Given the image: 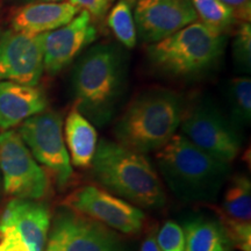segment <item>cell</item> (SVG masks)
<instances>
[{
    "mask_svg": "<svg viewBox=\"0 0 251 251\" xmlns=\"http://www.w3.org/2000/svg\"><path fill=\"white\" fill-rule=\"evenodd\" d=\"M218 215L231 247L237 248L241 251H251V222L235 221Z\"/></svg>",
    "mask_w": 251,
    "mask_h": 251,
    "instance_id": "obj_23",
    "label": "cell"
},
{
    "mask_svg": "<svg viewBox=\"0 0 251 251\" xmlns=\"http://www.w3.org/2000/svg\"><path fill=\"white\" fill-rule=\"evenodd\" d=\"M45 251H51L50 249H47V248H45Z\"/></svg>",
    "mask_w": 251,
    "mask_h": 251,
    "instance_id": "obj_31",
    "label": "cell"
},
{
    "mask_svg": "<svg viewBox=\"0 0 251 251\" xmlns=\"http://www.w3.org/2000/svg\"><path fill=\"white\" fill-rule=\"evenodd\" d=\"M107 23L113 34L126 48L133 49L136 46V26L134 14L127 0H120L117 2L108 14Z\"/></svg>",
    "mask_w": 251,
    "mask_h": 251,
    "instance_id": "obj_22",
    "label": "cell"
},
{
    "mask_svg": "<svg viewBox=\"0 0 251 251\" xmlns=\"http://www.w3.org/2000/svg\"><path fill=\"white\" fill-rule=\"evenodd\" d=\"M50 225L48 207L36 200L14 198L0 216V227L13 229L30 251H45Z\"/></svg>",
    "mask_w": 251,
    "mask_h": 251,
    "instance_id": "obj_14",
    "label": "cell"
},
{
    "mask_svg": "<svg viewBox=\"0 0 251 251\" xmlns=\"http://www.w3.org/2000/svg\"><path fill=\"white\" fill-rule=\"evenodd\" d=\"M185 111L184 98L175 91H143L115 122L117 142L144 155L156 152L179 129Z\"/></svg>",
    "mask_w": 251,
    "mask_h": 251,
    "instance_id": "obj_4",
    "label": "cell"
},
{
    "mask_svg": "<svg viewBox=\"0 0 251 251\" xmlns=\"http://www.w3.org/2000/svg\"><path fill=\"white\" fill-rule=\"evenodd\" d=\"M46 94L39 87L0 81V129L9 130L46 111Z\"/></svg>",
    "mask_w": 251,
    "mask_h": 251,
    "instance_id": "obj_15",
    "label": "cell"
},
{
    "mask_svg": "<svg viewBox=\"0 0 251 251\" xmlns=\"http://www.w3.org/2000/svg\"><path fill=\"white\" fill-rule=\"evenodd\" d=\"M156 163L169 188L186 202L214 201L230 172V164L208 155L181 133L157 150Z\"/></svg>",
    "mask_w": 251,
    "mask_h": 251,
    "instance_id": "obj_3",
    "label": "cell"
},
{
    "mask_svg": "<svg viewBox=\"0 0 251 251\" xmlns=\"http://www.w3.org/2000/svg\"><path fill=\"white\" fill-rule=\"evenodd\" d=\"M226 37L200 21L187 25L164 40L151 43L148 58L174 77H191L212 68L224 54Z\"/></svg>",
    "mask_w": 251,
    "mask_h": 251,
    "instance_id": "obj_5",
    "label": "cell"
},
{
    "mask_svg": "<svg viewBox=\"0 0 251 251\" xmlns=\"http://www.w3.org/2000/svg\"><path fill=\"white\" fill-rule=\"evenodd\" d=\"M235 64L240 70L250 72L251 68V26L250 23H242L238 27L233 43Z\"/></svg>",
    "mask_w": 251,
    "mask_h": 251,
    "instance_id": "obj_24",
    "label": "cell"
},
{
    "mask_svg": "<svg viewBox=\"0 0 251 251\" xmlns=\"http://www.w3.org/2000/svg\"><path fill=\"white\" fill-rule=\"evenodd\" d=\"M0 170L4 191L8 196L40 200L49 192L48 175L35 161L17 130L0 133Z\"/></svg>",
    "mask_w": 251,
    "mask_h": 251,
    "instance_id": "obj_8",
    "label": "cell"
},
{
    "mask_svg": "<svg viewBox=\"0 0 251 251\" xmlns=\"http://www.w3.org/2000/svg\"><path fill=\"white\" fill-rule=\"evenodd\" d=\"M218 214L235 221L251 222V183L248 176H235L229 181Z\"/></svg>",
    "mask_w": 251,
    "mask_h": 251,
    "instance_id": "obj_19",
    "label": "cell"
},
{
    "mask_svg": "<svg viewBox=\"0 0 251 251\" xmlns=\"http://www.w3.org/2000/svg\"><path fill=\"white\" fill-rule=\"evenodd\" d=\"M156 233L157 231L153 230L146 237L142 246H141L140 251H162L161 248L158 246V243H157Z\"/></svg>",
    "mask_w": 251,
    "mask_h": 251,
    "instance_id": "obj_29",
    "label": "cell"
},
{
    "mask_svg": "<svg viewBox=\"0 0 251 251\" xmlns=\"http://www.w3.org/2000/svg\"><path fill=\"white\" fill-rule=\"evenodd\" d=\"M18 133L35 161L51 172L58 187H67L74 170L63 136L61 114L54 111L41 112L25 120Z\"/></svg>",
    "mask_w": 251,
    "mask_h": 251,
    "instance_id": "obj_7",
    "label": "cell"
},
{
    "mask_svg": "<svg viewBox=\"0 0 251 251\" xmlns=\"http://www.w3.org/2000/svg\"><path fill=\"white\" fill-rule=\"evenodd\" d=\"M179 128L180 133L197 147L228 164L242 148L240 128L208 99L186 107Z\"/></svg>",
    "mask_w": 251,
    "mask_h": 251,
    "instance_id": "obj_6",
    "label": "cell"
},
{
    "mask_svg": "<svg viewBox=\"0 0 251 251\" xmlns=\"http://www.w3.org/2000/svg\"><path fill=\"white\" fill-rule=\"evenodd\" d=\"M191 0H137L134 20L137 36L156 43L197 21Z\"/></svg>",
    "mask_w": 251,
    "mask_h": 251,
    "instance_id": "obj_12",
    "label": "cell"
},
{
    "mask_svg": "<svg viewBox=\"0 0 251 251\" xmlns=\"http://www.w3.org/2000/svg\"><path fill=\"white\" fill-rule=\"evenodd\" d=\"M79 12V8L69 1L29 2L14 14L12 29L41 35L69 24Z\"/></svg>",
    "mask_w": 251,
    "mask_h": 251,
    "instance_id": "obj_16",
    "label": "cell"
},
{
    "mask_svg": "<svg viewBox=\"0 0 251 251\" xmlns=\"http://www.w3.org/2000/svg\"><path fill=\"white\" fill-rule=\"evenodd\" d=\"M97 37L89 12L80 11L70 23L42 34L43 65L49 75H56L71 64Z\"/></svg>",
    "mask_w": 251,
    "mask_h": 251,
    "instance_id": "obj_13",
    "label": "cell"
},
{
    "mask_svg": "<svg viewBox=\"0 0 251 251\" xmlns=\"http://www.w3.org/2000/svg\"><path fill=\"white\" fill-rule=\"evenodd\" d=\"M185 251H230L231 244L220 221L206 216L187 220L183 227Z\"/></svg>",
    "mask_w": 251,
    "mask_h": 251,
    "instance_id": "obj_18",
    "label": "cell"
},
{
    "mask_svg": "<svg viewBox=\"0 0 251 251\" xmlns=\"http://www.w3.org/2000/svg\"><path fill=\"white\" fill-rule=\"evenodd\" d=\"M63 207L125 235L139 234L146 221L139 207L93 185L75 190L63 200Z\"/></svg>",
    "mask_w": 251,
    "mask_h": 251,
    "instance_id": "obj_9",
    "label": "cell"
},
{
    "mask_svg": "<svg viewBox=\"0 0 251 251\" xmlns=\"http://www.w3.org/2000/svg\"><path fill=\"white\" fill-rule=\"evenodd\" d=\"M69 2L81 11L89 12L90 15L100 18L107 12L111 0H69Z\"/></svg>",
    "mask_w": 251,
    "mask_h": 251,
    "instance_id": "obj_27",
    "label": "cell"
},
{
    "mask_svg": "<svg viewBox=\"0 0 251 251\" xmlns=\"http://www.w3.org/2000/svg\"><path fill=\"white\" fill-rule=\"evenodd\" d=\"M64 141L71 165L79 169L91 168L98 146V135L94 126L75 107L65 119Z\"/></svg>",
    "mask_w": 251,
    "mask_h": 251,
    "instance_id": "obj_17",
    "label": "cell"
},
{
    "mask_svg": "<svg viewBox=\"0 0 251 251\" xmlns=\"http://www.w3.org/2000/svg\"><path fill=\"white\" fill-rule=\"evenodd\" d=\"M126 61L118 47L99 43L84 51L72 71L75 108L93 126L112 120L126 89Z\"/></svg>",
    "mask_w": 251,
    "mask_h": 251,
    "instance_id": "obj_1",
    "label": "cell"
},
{
    "mask_svg": "<svg viewBox=\"0 0 251 251\" xmlns=\"http://www.w3.org/2000/svg\"><path fill=\"white\" fill-rule=\"evenodd\" d=\"M200 23L206 25L219 33L224 34L226 29L233 26L237 19L233 9L221 0H191Z\"/></svg>",
    "mask_w": 251,
    "mask_h": 251,
    "instance_id": "obj_21",
    "label": "cell"
},
{
    "mask_svg": "<svg viewBox=\"0 0 251 251\" xmlns=\"http://www.w3.org/2000/svg\"><path fill=\"white\" fill-rule=\"evenodd\" d=\"M156 240L162 251H185L183 227L169 220L156 233Z\"/></svg>",
    "mask_w": 251,
    "mask_h": 251,
    "instance_id": "obj_25",
    "label": "cell"
},
{
    "mask_svg": "<svg viewBox=\"0 0 251 251\" xmlns=\"http://www.w3.org/2000/svg\"><path fill=\"white\" fill-rule=\"evenodd\" d=\"M94 180L103 190L142 208L164 207L166 196L156 169L144 153L101 140L92 164Z\"/></svg>",
    "mask_w": 251,
    "mask_h": 251,
    "instance_id": "obj_2",
    "label": "cell"
},
{
    "mask_svg": "<svg viewBox=\"0 0 251 251\" xmlns=\"http://www.w3.org/2000/svg\"><path fill=\"white\" fill-rule=\"evenodd\" d=\"M227 96L230 107V119L238 128L251 122V79L236 77L228 83Z\"/></svg>",
    "mask_w": 251,
    "mask_h": 251,
    "instance_id": "obj_20",
    "label": "cell"
},
{
    "mask_svg": "<svg viewBox=\"0 0 251 251\" xmlns=\"http://www.w3.org/2000/svg\"><path fill=\"white\" fill-rule=\"evenodd\" d=\"M43 71L42 34L11 29L0 35V81L36 86Z\"/></svg>",
    "mask_w": 251,
    "mask_h": 251,
    "instance_id": "obj_11",
    "label": "cell"
},
{
    "mask_svg": "<svg viewBox=\"0 0 251 251\" xmlns=\"http://www.w3.org/2000/svg\"><path fill=\"white\" fill-rule=\"evenodd\" d=\"M46 248L51 251H128L113 229L65 207L52 221Z\"/></svg>",
    "mask_w": 251,
    "mask_h": 251,
    "instance_id": "obj_10",
    "label": "cell"
},
{
    "mask_svg": "<svg viewBox=\"0 0 251 251\" xmlns=\"http://www.w3.org/2000/svg\"><path fill=\"white\" fill-rule=\"evenodd\" d=\"M221 1L233 9L237 20H242V23H250L251 0H221Z\"/></svg>",
    "mask_w": 251,
    "mask_h": 251,
    "instance_id": "obj_28",
    "label": "cell"
},
{
    "mask_svg": "<svg viewBox=\"0 0 251 251\" xmlns=\"http://www.w3.org/2000/svg\"><path fill=\"white\" fill-rule=\"evenodd\" d=\"M21 1L29 4V2H62L67 1V0H21Z\"/></svg>",
    "mask_w": 251,
    "mask_h": 251,
    "instance_id": "obj_30",
    "label": "cell"
},
{
    "mask_svg": "<svg viewBox=\"0 0 251 251\" xmlns=\"http://www.w3.org/2000/svg\"><path fill=\"white\" fill-rule=\"evenodd\" d=\"M0 251H30L9 227H0Z\"/></svg>",
    "mask_w": 251,
    "mask_h": 251,
    "instance_id": "obj_26",
    "label": "cell"
}]
</instances>
